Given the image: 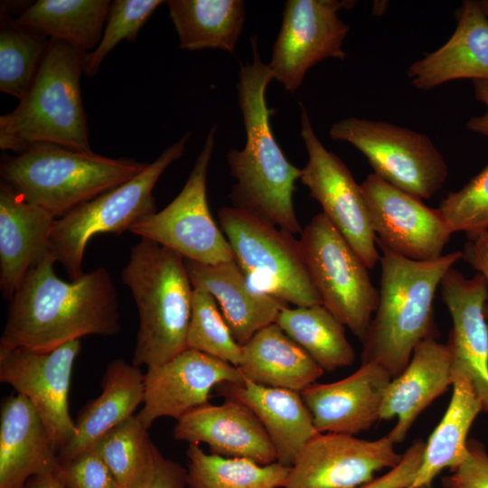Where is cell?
<instances>
[{"instance_id":"cell-1","label":"cell","mask_w":488,"mask_h":488,"mask_svg":"<svg viewBox=\"0 0 488 488\" xmlns=\"http://www.w3.org/2000/svg\"><path fill=\"white\" fill-rule=\"evenodd\" d=\"M55 262L49 250L10 299L0 352H48L87 335L120 332L117 294L108 269L100 267L67 282L56 275Z\"/></svg>"},{"instance_id":"cell-2","label":"cell","mask_w":488,"mask_h":488,"mask_svg":"<svg viewBox=\"0 0 488 488\" xmlns=\"http://www.w3.org/2000/svg\"><path fill=\"white\" fill-rule=\"evenodd\" d=\"M252 52V63L241 66L239 75L246 144L227 154L230 174L236 180L230 198L237 209L291 234L301 233L293 202L301 169L287 160L271 129L274 110L267 107L266 91L274 76L262 62L255 38Z\"/></svg>"},{"instance_id":"cell-3","label":"cell","mask_w":488,"mask_h":488,"mask_svg":"<svg viewBox=\"0 0 488 488\" xmlns=\"http://www.w3.org/2000/svg\"><path fill=\"white\" fill-rule=\"evenodd\" d=\"M378 245L382 250L379 303L362 342L361 363L377 362L393 379L406 368L416 346L436 336L435 295L463 251L418 261Z\"/></svg>"},{"instance_id":"cell-4","label":"cell","mask_w":488,"mask_h":488,"mask_svg":"<svg viewBox=\"0 0 488 488\" xmlns=\"http://www.w3.org/2000/svg\"><path fill=\"white\" fill-rule=\"evenodd\" d=\"M87 52L50 39L33 80L17 107L0 117V148L18 154L36 144L94 153L80 77Z\"/></svg>"},{"instance_id":"cell-5","label":"cell","mask_w":488,"mask_h":488,"mask_svg":"<svg viewBox=\"0 0 488 488\" xmlns=\"http://www.w3.org/2000/svg\"><path fill=\"white\" fill-rule=\"evenodd\" d=\"M137 306L136 366L161 365L187 349L192 286L177 252L141 239L121 273Z\"/></svg>"},{"instance_id":"cell-6","label":"cell","mask_w":488,"mask_h":488,"mask_svg":"<svg viewBox=\"0 0 488 488\" xmlns=\"http://www.w3.org/2000/svg\"><path fill=\"white\" fill-rule=\"evenodd\" d=\"M148 164L36 144L1 164L2 181L59 219L142 173Z\"/></svg>"},{"instance_id":"cell-7","label":"cell","mask_w":488,"mask_h":488,"mask_svg":"<svg viewBox=\"0 0 488 488\" xmlns=\"http://www.w3.org/2000/svg\"><path fill=\"white\" fill-rule=\"evenodd\" d=\"M191 133L167 147L139 174L56 219L50 251L70 280L84 273L82 262L89 240L99 233L121 234L156 212L153 190L165 169L183 156Z\"/></svg>"},{"instance_id":"cell-8","label":"cell","mask_w":488,"mask_h":488,"mask_svg":"<svg viewBox=\"0 0 488 488\" xmlns=\"http://www.w3.org/2000/svg\"><path fill=\"white\" fill-rule=\"evenodd\" d=\"M218 219L252 287L296 306L322 305L293 234L233 206L221 208Z\"/></svg>"},{"instance_id":"cell-9","label":"cell","mask_w":488,"mask_h":488,"mask_svg":"<svg viewBox=\"0 0 488 488\" xmlns=\"http://www.w3.org/2000/svg\"><path fill=\"white\" fill-rule=\"evenodd\" d=\"M299 241L322 305L363 342L379 303L368 267L323 212L312 218Z\"/></svg>"},{"instance_id":"cell-10","label":"cell","mask_w":488,"mask_h":488,"mask_svg":"<svg viewBox=\"0 0 488 488\" xmlns=\"http://www.w3.org/2000/svg\"><path fill=\"white\" fill-rule=\"evenodd\" d=\"M329 136L352 144L374 174L421 200L433 197L448 177L447 164L431 139L407 127L347 117L333 123Z\"/></svg>"},{"instance_id":"cell-11","label":"cell","mask_w":488,"mask_h":488,"mask_svg":"<svg viewBox=\"0 0 488 488\" xmlns=\"http://www.w3.org/2000/svg\"><path fill=\"white\" fill-rule=\"evenodd\" d=\"M215 134L216 127H213L179 194L162 211L140 220L129 229L141 239L205 265L234 260L231 247L214 222L207 201V174Z\"/></svg>"},{"instance_id":"cell-12","label":"cell","mask_w":488,"mask_h":488,"mask_svg":"<svg viewBox=\"0 0 488 488\" xmlns=\"http://www.w3.org/2000/svg\"><path fill=\"white\" fill-rule=\"evenodd\" d=\"M300 108L301 136L308 160L299 180L366 267L372 268L380 256L362 188L346 164L324 146L301 103Z\"/></svg>"},{"instance_id":"cell-13","label":"cell","mask_w":488,"mask_h":488,"mask_svg":"<svg viewBox=\"0 0 488 488\" xmlns=\"http://www.w3.org/2000/svg\"><path fill=\"white\" fill-rule=\"evenodd\" d=\"M354 1L287 0L268 66L286 90L295 92L305 73L327 58L343 60L349 25L338 16Z\"/></svg>"},{"instance_id":"cell-14","label":"cell","mask_w":488,"mask_h":488,"mask_svg":"<svg viewBox=\"0 0 488 488\" xmlns=\"http://www.w3.org/2000/svg\"><path fill=\"white\" fill-rule=\"evenodd\" d=\"M80 351V341L75 340L48 352L24 348L0 352V381L29 399L59 452L76 431L69 393Z\"/></svg>"},{"instance_id":"cell-15","label":"cell","mask_w":488,"mask_h":488,"mask_svg":"<svg viewBox=\"0 0 488 488\" xmlns=\"http://www.w3.org/2000/svg\"><path fill=\"white\" fill-rule=\"evenodd\" d=\"M386 435L374 440L318 433L297 455L284 488H359L401 460Z\"/></svg>"},{"instance_id":"cell-16","label":"cell","mask_w":488,"mask_h":488,"mask_svg":"<svg viewBox=\"0 0 488 488\" xmlns=\"http://www.w3.org/2000/svg\"><path fill=\"white\" fill-rule=\"evenodd\" d=\"M376 242L404 258H438L453 234L438 209L369 174L361 184Z\"/></svg>"},{"instance_id":"cell-17","label":"cell","mask_w":488,"mask_h":488,"mask_svg":"<svg viewBox=\"0 0 488 488\" xmlns=\"http://www.w3.org/2000/svg\"><path fill=\"white\" fill-rule=\"evenodd\" d=\"M243 380L238 367L187 348L170 361L147 368L143 407L136 416L147 429L160 418L178 420L209 403L211 392L218 385Z\"/></svg>"},{"instance_id":"cell-18","label":"cell","mask_w":488,"mask_h":488,"mask_svg":"<svg viewBox=\"0 0 488 488\" xmlns=\"http://www.w3.org/2000/svg\"><path fill=\"white\" fill-rule=\"evenodd\" d=\"M441 296L452 319L446 343L453 375L465 376L488 413L487 284L482 274L468 278L452 267L440 283Z\"/></svg>"},{"instance_id":"cell-19","label":"cell","mask_w":488,"mask_h":488,"mask_svg":"<svg viewBox=\"0 0 488 488\" xmlns=\"http://www.w3.org/2000/svg\"><path fill=\"white\" fill-rule=\"evenodd\" d=\"M391 380L385 368L369 361L342 380L311 385L301 396L319 433L355 436L380 420Z\"/></svg>"},{"instance_id":"cell-20","label":"cell","mask_w":488,"mask_h":488,"mask_svg":"<svg viewBox=\"0 0 488 488\" xmlns=\"http://www.w3.org/2000/svg\"><path fill=\"white\" fill-rule=\"evenodd\" d=\"M174 437L189 444H206L211 454L242 457L259 465L277 461L276 449L255 413L242 402L225 399L222 403L198 407L174 425Z\"/></svg>"},{"instance_id":"cell-21","label":"cell","mask_w":488,"mask_h":488,"mask_svg":"<svg viewBox=\"0 0 488 488\" xmlns=\"http://www.w3.org/2000/svg\"><path fill=\"white\" fill-rule=\"evenodd\" d=\"M452 357L446 343L429 336L415 348L412 356L388 385L380 419L397 421L387 436L401 443L421 412L453 384Z\"/></svg>"},{"instance_id":"cell-22","label":"cell","mask_w":488,"mask_h":488,"mask_svg":"<svg viewBox=\"0 0 488 488\" xmlns=\"http://www.w3.org/2000/svg\"><path fill=\"white\" fill-rule=\"evenodd\" d=\"M56 218L0 184V290L10 301L28 271L50 250Z\"/></svg>"},{"instance_id":"cell-23","label":"cell","mask_w":488,"mask_h":488,"mask_svg":"<svg viewBox=\"0 0 488 488\" xmlns=\"http://www.w3.org/2000/svg\"><path fill=\"white\" fill-rule=\"evenodd\" d=\"M59 451L24 396L5 398L0 416V488H23L33 476L55 473Z\"/></svg>"},{"instance_id":"cell-24","label":"cell","mask_w":488,"mask_h":488,"mask_svg":"<svg viewBox=\"0 0 488 488\" xmlns=\"http://www.w3.org/2000/svg\"><path fill=\"white\" fill-rule=\"evenodd\" d=\"M456 18L446 42L408 67L415 88L429 90L455 80H488V17L478 1L465 0Z\"/></svg>"},{"instance_id":"cell-25","label":"cell","mask_w":488,"mask_h":488,"mask_svg":"<svg viewBox=\"0 0 488 488\" xmlns=\"http://www.w3.org/2000/svg\"><path fill=\"white\" fill-rule=\"evenodd\" d=\"M184 260L192 287H203L215 298L241 346L258 331L275 323L280 311L288 306L252 287L234 260L216 265Z\"/></svg>"},{"instance_id":"cell-26","label":"cell","mask_w":488,"mask_h":488,"mask_svg":"<svg viewBox=\"0 0 488 488\" xmlns=\"http://www.w3.org/2000/svg\"><path fill=\"white\" fill-rule=\"evenodd\" d=\"M225 399L248 406L266 429L278 463L291 466L304 446L319 432L301 393L257 384L248 379L215 389Z\"/></svg>"},{"instance_id":"cell-27","label":"cell","mask_w":488,"mask_h":488,"mask_svg":"<svg viewBox=\"0 0 488 488\" xmlns=\"http://www.w3.org/2000/svg\"><path fill=\"white\" fill-rule=\"evenodd\" d=\"M101 389L100 395L80 413L73 437L59 452L60 463L90 447L106 433L134 416L137 407L143 404L145 374L132 362L116 359L105 371Z\"/></svg>"},{"instance_id":"cell-28","label":"cell","mask_w":488,"mask_h":488,"mask_svg":"<svg viewBox=\"0 0 488 488\" xmlns=\"http://www.w3.org/2000/svg\"><path fill=\"white\" fill-rule=\"evenodd\" d=\"M257 384L302 392L324 371L276 323L258 331L242 345L238 367Z\"/></svg>"},{"instance_id":"cell-29","label":"cell","mask_w":488,"mask_h":488,"mask_svg":"<svg viewBox=\"0 0 488 488\" xmlns=\"http://www.w3.org/2000/svg\"><path fill=\"white\" fill-rule=\"evenodd\" d=\"M453 392L440 422L425 445L423 458L408 488L432 485L446 468H455L467 455V436L483 407L471 381L454 374Z\"/></svg>"},{"instance_id":"cell-30","label":"cell","mask_w":488,"mask_h":488,"mask_svg":"<svg viewBox=\"0 0 488 488\" xmlns=\"http://www.w3.org/2000/svg\"><path fill=\"white\" fill-rule=\"evenodd\" d=\"M110 5L108 0H38L14 21L48 39L89 52L101 39Z\"/></svg>"},{"instance_id":"cell-31","label":"cell","mask_w":488,"mask_h":488,"mask_svg":"<svg viewBox=\"0 0 488 488\" xmlns=\"http://www.w3.org/2000/svg\"><path fill=\"white\" fill-rule=\"evenodd\" d=\"M166 5L181 49L234 52L244 27V1L170 0Z\"/></svg>"},{"instance_id":"cell-32","label":"cell","mask_w":488,"mask_h":488,"mask_svg":"<svg viewBox=\"0 0 488 488\" xmlns=\"http://www.w3.org/2000/svg\"><path fill=\"white\" fill-rule=\"evenodd\" d=\"M275 323L324 371L349 367L355 361L344 325L323 305L287 306Z\"/></svg>"},{"instance_id":"cell-33","label":"cell","mask_w":488,"mask_h":488,"mask_svg":"<svg viewBox=\"0 0 488 488\" xmlns=\"http://www.w3.org/2000/svg\"><path fill=\"white\" fill-rule=\"evenodd\" d=\"M186 455L189 488H284L290 471L278 462L207 454L198 444H189Z\"/></svg>"},{"instance_id":"cell-34","label":"cell","mask_w":488,"mask_h":488,"mask_svg":"<svg viewBox=\"0 0 488 488\" xmlns=\"http://www.w3.org/2000/svg\"><path fill=\"white\" fill-rule=\"evenodd\" d=\"M119 488H145L154 472L157 447L136 415L125 420L93 446Z\"/></svg>"},{"instance_id":"cell-35","label":"cell","mask_w":488,"mask_h":488,"mask_svg":"<svg viewBox=\"0 0 488 488\" xmlns=\"http://www.w3.org/2000/svg\"><path fill=\"white\" fill-rule=\"evenodd\" d=\"M50 39L2 17L0 90L19 100L29 89Z\"/></svg>"},{"instance_id":"cell-36","label":"cell","mask_w":488,"mask_h":488,"mask_svg":"<svg viewBox=\"0 0 488 488\" xmlns=\"http://www.w3.org/2000/svg\"><path fill=\"white\" fill-rule=\"evenodd\" d=\"M192 288L187 348L239 367L242 346L235 340L215 298L203 287Z\"/></svg>"},{"instance_id":"cell-37","label":"cell","mask_w":488,"mask_h":488,"mask_svg":"<svg viewBox=\"0 0 488 488\" xmlns=\"http://www.w3.org/2000/svg\"><path fill=\"white\" fill-rule=\"evenodd\" d=\"M162 0H116L110 5L107 23L98 46L84 56L83 73L93 77L105 57L123 40L136 36Z\"/></svg>"},{"instance_id":"cell-38","label":"cell","mask_w":488,"mask_h":488,"mask_svg":"<svg viewBox=\"0 0 488 488\" xmlns=\"http://www.w3.org/2000/svg\"><path fill=\"white\" fill-rule=\"evenodd\" d=\"M452 233L467 239L488 231V163L462 189L449 192L437 208Z\"/></svg>"},{"instance_id":"cell-39","label":"cell","mask_w":488,"mask_h":488,"mask_svg":"<svg viewBox=\"0 0 488 488\" xmlns=\"http://www.w3.org/2000/svg\"><path fill=\"white\" fill-rule=\"evenodd\" d=\"M55 474L67 488H119L94 446L60 463Z\"/></svg>"},{"instance_id":"cell-40","label":"cell","mask_w":488,"mask_h":488,"mask_svg":"<svg viewBox=\"0 0 488 488\" xmlns=\"http://www.w3.org/2000/svg\"><path fill=\"white\" fill-rule=\"evenodd\" d=\"M445 488H488V453L475 438L467 441L465 459L442 479Z\"/></svg>"},{"instance_id":"cell-41","label":"cell","mask_w":488,"mask_h":488,"mask_svg":"<svg viewBox=\"0 0 488 488\" xmlns=\"http://www.w3.org/2000/svg\"><path fill=\"white\" fill-rule=\"evenodd\" d=\"M425 450V442L415 441L402 454L400 462L382 475L359 488H404L409 486L419 469Z\"/></svg>"},{"instance_id":"cell-42","label":"cell","mask_w":488,"mask_h":488,"mask_svg":"<svg viewBox=\"0 0 488 488\" xmlns=\"http://www.w3.org/2000/svg\"><path fill=\"white\" fill-rule=\"evenodd\" d=\"M145 488H189L187 469L157 449L153 475Z\"/></svg>"},{"instance_id":"cell-43","label":"cell","mask_w":488,"mask_h":488,"mask_svg":"<svg viewBox=\"0 0 488 488\" xmlns=\"http://www.w3.org/2000/svg\"><path fill=\"white\" fill-rule=\"evenodd\" d=\"M463 259L482 274L486 281L485 317L488 323V231L468 239L463 250Z\"/></svg>"},{"instance_id":"cell-44","label":"cell","mask_w":488,"mask_h":488,"mask_svg":"<svg viewBox=\"0 0 488 488\" xmlns=\"http://www.w3.org/2000/svg\"><path fill=\"white\" fill-rule=\"evenodd\" d=\"M475 99L486 106V112L470 118L465 127L470 131L488 136V80H473Z\"/></svg>"},{"instance_id":"cell-45","label":"cell","mask_w":488,"mask_h":488,"mask_svg":"<svg viewBox=\"0 0 488 488\" xmlns=\"http://www.w3.org/2000/svg\"><path fill=\"white\" fill-rule=\"evenodd\" d=\"M23 488H67L55 473L50 472L31 477Z\"/></svg>"},{"instance_id":"cell-46","label":"cell","mask_w":488,"mask_h":488,"mask_svg":"<svg viewBox=\"0 0 488 488\" xmlns=\"http://www.w3.org/2000/svg\"><path fill=\"white\" fill-rule=\"evenodd\" d=\"M478 3L485 15L488 17V0H479Z\"/></svg>"},{"instance_id":"cell-47","label":"cell","mask_w":488,"mask_h":488,"mask_svg":"<svg viewBox=\"0 0 488 488\" xmlns=\"http://www.w3.org/2000/svg\"><path fill=\"white\" fill-rule=\"evenodd\" d=\"M404 488H408V487H404ZM418 488H433L432 485H425V486H421V487H418Z\"/></svg>"}]
</instances>
